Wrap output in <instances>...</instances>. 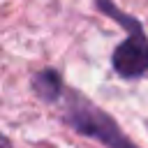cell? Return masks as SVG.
<instances>
[{"label": "cell", "instance_id": "1", "mask_svg": "<svg viewBox=\"0 0 148 148\" xmlns=\"http://www.w3.org/2000/svg\"><path fill=\"white\" fill-rule=\"evenodd\" d=\"M72 125L83 132V134H92L99 141H104L109 148H136L132 146L116 127V123L111 118H106L104 113H99L95 106H83V109H74L69 116Z\"/></svg>", "mask_w": 148, "mask_h": 148}, {"label": "cell", "instance_id": "2", "mask_svg": "<svg viewBox=\"0 0 148 148\" xmlns=\"http://www.w3.org/2000/svg\"><path fill=\"white\" fill-rule=\"evenodd\" d=\"M113 67L120 76L134 79L148 69V42L141 35L139 25L132 28V35L113 51Z\"/></svg>", "mask_w": 148, "mask_h": 148}, {"label": "cell", "instance_id": "3", "mask_svg": "<svg viewBox=\"0 0 148 148\" xmlns=\"http://www.w3.org/2000/svg\"><path fill=\"white\" fill-rule=\"evenodd\" d=\"M58 88H60V79L53 72H44V74H39L35 79V90L46 99H53L58 95Z\"/></svg>", "mask_w": 148, "mask_h": 148}]
</instances>
